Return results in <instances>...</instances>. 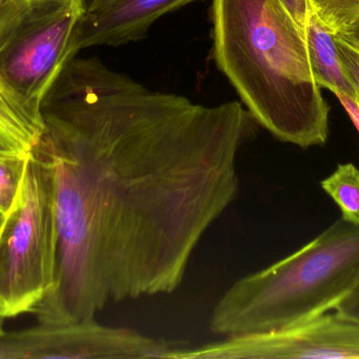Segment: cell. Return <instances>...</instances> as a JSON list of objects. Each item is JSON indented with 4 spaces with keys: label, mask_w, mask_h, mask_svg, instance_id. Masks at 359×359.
<instances>
[{
    "label": "cell",
    "mask_w": 359,
    "mask_h": 359,
    "mask_svg": "<svg viewBox=\"0 0 359 359\" xmlns=\"http://www.w3.org/2000/svg\"><path fill=\"white\" fill-rule=\"evenodd\" d=\"M32 155L52 179L56 285L39 324L96 320L109 303L174 293L196 247L236 200L257 122L149 90L97 57L72 59L41 103Z\"/></svg>",
    "instance_id": "6da1fadb"
},
{
    "label": "cell",
    "mask_w": 359,
    "mask_h": 359,
    "mask_svg": "<svg viewBox=\"0 0 359 359\" xmlns=\"http://www.w3.org/2000/svg\"><path fill=\"white\" fill-rule=\"evenodd\" d=\"M211 18L215 63L257 124L284 143L325 145L329 107L280 0H212Z\"/></svg>",
    "instance_id": "7a4b0ae2"
},
{
    "label": "cell",
    "mask_w": 359,
    "mask_h": 359,
    "mask_svg": "<svg viewBox=\"0 0 359 359\" xmlns=\"http://www.w3.org/2000/svg\"><path fill=\"white\" fill-rule=\"evenodd\" d=\"M359 282V226L343 218L309 244L234 282L213 308L223 337L269 332L335 309Z\"/></svg>",
    "instance_id": "3957f363"
},
{
    "label": "cell",
    "mask_w": 359,
    "mask_h": 359,
    "mask_svg": "<svg viewBox=\"0 0 359 359\" xmlns=\"http://www.w3.org/2000/svg\"><path fill=\"white\" fill-rule=\"evenodd\" d=\"M59 236L52 179L29 154L0 231V318L31 313L54 290Z\"/></svg>",
    "instance_id": "277c9868"
},
{
    "label": "cell",
    "mask_w": 359,
    "mask_h": 359,
    "mask_svg": "<svg viewBox=\"0 0 359 359\" xmlns=\"http://www.w3.org/2000/svg\"><path fill=\"white\" fill-rule=\"evenodd\" d=\"M84 10L86 0H12L0 8V78L41 122L44 96L79 53Z\"/></svg>",
    "instance_id": "5b68a950"
},
{
    "label": "cell",
    "mask_w": 359,
    "mask_h": 359,
    "mask_svg": "<svg viewBox=\"0 0 359 359\" xmlns=\"http://www.w3.org/2000/svg\"><path fill=\"white\" fill-rule=\"evenodd\" d=\"M182 344L96 320L0 333V359H168Z\"/></svg>",
    "instance_id": "8992f818"
},
{
    "label": "cell",
    "mask_w": 359,
    "mask_h": 359,
    "mask_svg": "<svg viewBox=\"0 0 359 359\" xmlns=\"http://www.w3.org/2000/svg\"><path fill=\"white\" fill-rule=\"evenodd\" d=\"M359 359V324L339 313L269 332L224 337L198 347L175 349L168 359Z\"/></svg>",
    "instance_id": "52a82bcc"
},
{
    "label": "cell",
    "mask_w": 359,
    "mask_h": 359,
    "mask_svg": "<svg viewBox=\"0 0 359 359\" xmlns=\"http://www.w3.org/2000/svg\"><path fill=\"white\" fill-rule=\"evenodd\" d=\"M201 0H114L84 12L76 31L78 52L90 46H119L139 41L155 21L168 13Z\"/></svg>",
    "instance_id": "ba28073f"
},
{
    "label": "cell",
    "mask_w": 359,
    "mask_h": 359,
    "mask_svg": "<svg viewBox=\"0 0 359 359\" xmlns=\"http://www.w3.org/2000/svg\"><path fill=\"white\" fill-rule=\"evenodd\" d=\"M305 35L312 71L320 88L356 98L358 93L339 58L337 34L313 11H310L308 16Z\"/></svg>",
    "instance_id": "9c48e42d"
},
{
    "label": "cell",
    "mask_w": 359,
    "mask_h": 359,
    "mask_svg": "<svg viewBox=\"0 0 359 359\" xmlns=\"http://www.w3.org/2000/svg\"><path fill=\"white\" fill-rule=\"evenodd\" d=\"M43 131V122L38 119L0 78V135L19 151L31 153Z\"/></svg>",
    "instance_id": "30bf717a"
},
{
    "label": "cell",
    "mask_w": 359,
    "mask_h": 359,
    "mask_svg": "<svg viewBox=\"0 0 359 359\" xmlns=\"http://www.w3.org/2000/svg\"><path fill=\"white\" fill-rule=\"evenodd\" d=\"M320 185L339 206L341 218L359 226V170L355 164H339Z\"/></svg>",
    "instance_id": "8fae6325"
},
{
    "label": "cell",
    "mask_w": 359,
    "mask_h": 359,
    "mask_svg": "<svg viewBox=\"0 0 359 359\" xmlns=\"http://www.w3.org/2000/svg\"><path fill=\"white\" fill-rule=\"evenodd\" d=\"M29 154H0V213L4 216L18 195Z\"/></svg>",
    "instance_id": "7c38bea8"
},
{
    "label": "cell",
    "mask_w": 359,
    "mask_h": 359,
    "mask_svg": "<svg viewBox=\"0 0 359 359\" xmlns=\"http://www.w3.org/2000/svg\"><path fill=\"white\" fill-rule=\"evenodd\" d=\"M309 6L335 34L359 19V0H309Z\"/></svg>",
    "instance_id": "4fadbf2b"
},
{
    "label": "cell",
    "mask_w": 359,
    "mask_h": 359,
    "mask_svg": "<svg viewBox=\"0 0 359 359\" xmlns=\"http://www.w3.org/2000/svg\"><path fill=\"white\" fill-rule=\"evenodd\" d=\"M337 44L341 65H343L344 70L347 73L350 81L355 88L356 93H358L356 98L359 99V52L337 36Z\"/></svg>",
    "instance_id": "5bb4252c"
},
{
    "label": "cell",
    "mask_w": 359,
    "mask_h": 359,
    "mask_svg": "<svg viewBox=\"0 0 359 359\" xmlns=\"http://www.w3.org/2000/svg\"><path fill=\"white\" fill-rule=\"evenodd\" d=\"M335 312L359 324V282L351 292L335 307Z\"/></svg>",
    "instance_id": "9a60e30c"
},
{
    "label": "cell",
    "mask_w": 359,
    "mask_h": 359,
    "mask_svg": "<svg viewBox=\"0 0 359 359\" xmlns=\"http://www.w3.org/2000/svg\"><path fill=\"white\" fill-rule=\"evenodd\" d=\"M280 2L294 19L295 22L305 31L308 16L311 11L309 0H280Z\"/></svg>",
    "instance_id": "2e32d148"
},
{
    "label": "cell",
    "mask_w": 359,
    "mask_h": 359,
    "mask_svg": "<svg viewBox=\"0 0 359 359\" xmlns=\"http://www.w3.org/2000/svg\"><path fill=\"white\" fill-rule=\"evenodd\" d=\"M334 94L337 95V98L341 101V105H343L344 109L346 110L348 115L351 118L354 126H356L359 132V99L348 96V95L344 94V93L337 92Z\"/></svg>",
    "instance_id": "e0dca14e"
},
{
    "label": "cell",
    "mask_w": 359,
    "mask_h": 359,
    "mask_svg": "<svg viewBox=\"0 0 359 359\" xmlns=\"http://www.w3.org/2000/svg\"><path fill=\"white\" fill-rule=\"evenodd\" d=\"M337 36L344 41L353 46L359 52V19L352 25H348L345 29L337 32Z\"/></svg>",
    "instance_id": "ac0fdd59"
},
{
    "label": "cell",
    "mask_w": 359,
    "mask_h": 359,
    "mask_svg": "<svg viewBox=\"0 0 359 359\" xmlns=\"http://www.w3.org/2000/svg\"><path fill=\"white\" fill-rule=\"evenodd\" d=\"M4 153H18V154H25L23 152L19 151L15 145H13L10 141H6L4 137H2L0 135V154Z\"/></svg>",
    "instance_id": "d6986e66"
},
{
    "label": "cell",
    "mask_w": 359,
    "mask_h": 359,
    "mask_svg": "<svg viewBox=\"0 0 359 359\" xmlns=\"http://www.w3.org/2000/svg\"><path fill=\"white\" fill-rule=\"evenodd\" d=\"M114 0H86V10L84 12H90V11L98 10L107 4L113 2Z\"/></svg>",
    "instance_id": "ffe728a7"
},
{
    "label": "cell",
    "mask_w": 359,
    "mask_h": 359,
    "mask_svg": "<svg viewBox=\"0 0 359 359\" xmlns=\"http://www.w3.org/2000/svg\"><path fill=\"white\" fill-rule=\"evenodd\" d=\"M4 218H6V216L0 213V231H1L2 226H4Z\"/></svg>",
    "instance_id": "44dd1931"
},
{
    "label": "cell",
    "mask_w": 359,
    "mask_h": 359,
    "mask_svg": "<svg viewBox=\"0 0 359 359\" xmlns=\"http://www.w3.org/2000/svg\"><path fill=\"white\" fill-rule=\"evenodd\" d=\"M12 1V0H0V8H1L4 4H8V2Z\"/></svg>",
    "instance_id": "7402d4cb"
},
{
    "label": "cell",
    "mask_w": 359,
    "mask_h": 359,
    "mask_svg": "<svg viewBox=\"0 0 359 359\" xmlns=\"http://www.w3.org/2000/svg\"><path fill=\"white\" fill-rule=\"evenodd\" d=\"M2 322H4V320H1V318H0V333H1L2 331H4V328H2Z\"/></svg>",
    "instance_id": "603a6c76"
}]
</instances>
